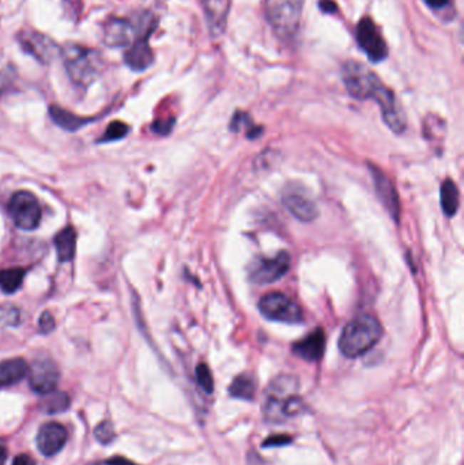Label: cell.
<instances>
[{"mask_svg": "<svg viewBox=\"0 0 464 465\" xmlns=\"http://www.w3.org/2000/svg\"><path fill=\"white\" fill-rule=\"evenodd\" d=\"M342 79L347 93L357 100H374L386 124L395 134H402L407 127L403 109L393 91L388 89L371 68L359 61H346L342 67Z\"/></svg>", "mask_w": 464, "mask_h": 465, "instance_id": "1", "label": "cell"}, {"mask_svg": "<svg viewBox=\"0 0 464 465\" xmlns=\"http://www.w3.org/2000/svg\"><path fill=\"white\" fill-rule=\"evenodd\" d=\"M383 327L372 315H357L344 327L339 338V350L347 358H359L380 342Z\"/></svg>", "mask_w": 464, "mask_h": 465, "instance_id": "2", "label": "cell"}, {"mask_svg": "<svg viewBox=\"0 0 464 465\" xmlns=\"http://www.w3.org/2000/svg\"><path fill=\"white\" fill-rule=\"evenodd\" d=\"M67 74L76 86L88 88L100 75L104 64L98 51L86 46L68 44L60 51Z\"/></svg>", "mask_w": 464, "mask_h": 465, "instance_id": "3", "label": "cell"}, {"mask_svg": "<svg viewBox=\"0 0 464 465\" xmlns=\"http://www.w3.org/2000/svg\"><path fill=\"white\" fill-rule=\"evenodd\" d=\"M305 0H266V16L275 33L284 40L299 33Z\"/></svg>", "mask_w": 464, "mask_h": 465, "instance_id": "4", "label": "cell"}, {"mask_svg": "<svg viewBox=\"0 0 464 465\" xmlns=\"http://www.w3.org/2000/svg\"><path fill=\"white\" fill-rule=\"evenodd\" d=\"M9 214L14 225L25 231L36 230L43 218V211L37 197L28 191H18L11 196L9 202Z\"/></svg>", "mask_w": 464, "mask_h": 465, "instance_id": "5", "label": "cell"}, {"mask_svg": "<svg viewBox=\"0 0 464 465\" xmlns=\"http://www.w3.org/2000/svg\"><path fill=\"white\" fill-rule=\"evenodd\" d=\"M259 310L266 318L284 324H299L304 318L299 303L279 291L266 294L259 302Z\"/></svg>", "mask_w": 464, "mask_h": 465, "instance_id": "6", "label": "cell"}, {"mask_svg": "<svg viewBox=\"0 0 464 465\" xmlns=\"http://www.w3.org/2000/svg\"><path fill=\"white\" fill-rule=\"evenodd\" d=\"M292 256L282 251L274 257H256L249 264L248 275L251 282L257 285H269L279 281L290 270Z\"/></svg>", "mask_w": 464, "mask_h": 465, "instance_id": "7", "label": "cell"}, {"mask_svg": "<svg viewBox=\"0 0 464 465\" xmlns=\"http://www.w3.org/2000/svg\"><path fill=\"white\" fill-rule=\"evenodd\" d=\"M356 37L359 48L366 53L372 63H380L387 59L388 48L371 16H364L359 21Z\"/></svg>", "mask_w": 464, "mask_h": 465, "instance_id": "8", "label": "cell"}, {"mask_svg": "<svg viewBox=\"0 0 464 465\" xmlns=\"http://www.w3.org/2000/svg\"><path fill=\"white\" fill-rule=\"evenodd\" d=\"M16 38L24 52L43 64L51 63L60 53L58 44L40 31H21Z\"/></svg>", "mask_w": 464, "mask_h": 465, "instance_id": "9", "label": "cell"}, {"mask_svg": "<svg viewBox=\"0 0 464 465\" xmlns=\"http://www.w3.org/2000/svg\"><path fill=\"white\" fill-rule=\"evenodd\" d=\"M28 375L30 388L40 395L53 392L59 384V369L56 363L49 358L34 360L29 367Z\"/></svg>", "mask_w": 464, "mask_h": 465, "instance_id": "10", "label": "cell"}, {"mask_svg": "<svg viewBox=\"0 0 464 465\" xmlns=\"http://www.w3.org/2000/svg\"><path fill=\"white\" fill-rule=\"evenodd\" d=\"M304 400L299 395L282 399L267 397L264 403V418L269 423L278 424L284 420L293 419L304 411Z\"/></svg>", "mask_w": 464, "mask_h": 465, "instance_id": "11", "label": "cell"}, {"mask_svg": "<svg viewBox=\"0 0 464 465\" xmlns=\"http://www.w3.org/2000/svg\"><path fill=\"white\" fill-rule=\"evenodd\" d=\"M284 204L299 222L311 224L319 216L317 204L305 192L299 189L286 191L284 194Z\"/></svg>", "mask_w": 464, "mask_h": 465, "instance_id": "12", "label": "cell"}, {"mask_svg": "<svg viewBox=\"0 0 464 465\" xmlns=\"http://www.w3.org/2000/svg\"><path fill=\"white\" fill-rule=\"evenodd\" d=\"M67 442V430L58 422H48L43 424L37 434V448L46 456L52 457L64 448Z\"/></svg>", "mask_w": 464, "mask_h": 465, "instance_id": "13", "label": "cell"}, {"mask_svg": "<svg viewBox=\"0 0 464 465\" xmlns=\"http://www.w3.org/2000/svg\"><path fill=\"white\" fill-rule=\"evenodd\" d=\"M136 38L138 34L131 21L112 18L105 23L104 40L108 46H131Z\"/></svg>", "mask_w": 464, "mask_h": 465, "instance_id": "14", "label": "cell"}, {"mask_svg": "<svg viewBox=\"0 0 464 465\" xmlns=\"http://www.w3.org/2000/svg\"><path fill=\"white\" fill-rule=\"evenodd\" d=\"M202 4L211 37L217 38L222 36L226 31L232 0H202Z\"/></svg>", "mask_w": 464, "mask_h": 465, "instance_id": "15", "label": "cell"}, {"mask_svg": "<svg viewBox=\"0 0 464 465\" xmlns=\"http://www.w3.org/2000/svg\"><path fill=\"white\" fill-rule=\"evenodd\" d=\"M326 351V335L324 330H316L306 338L301 339L293 345V352L306 362H317L321 360Z\"/></svg>", "mask_w": 464, "mask_h": 465, "instance_id": "16", "label": "cell"}, {"mask_svg": "<svg viewBox=\"0 0 464 465\" xmlns=\"http://www.w3.org/2000/svg\"><path fill=\"white\" fill-rule=\"evenodd\" d=\"M125 64L134 71H145L154 63V53L148 37L136 38L124 55Z\"/></svg>", "mask_w": 464, "mask_h": 465, "instance_id": "17", "label": "cell"}, {"mask_svg": "<svg viewBox=\"0 0 464 465\" xmlns=\"http://www.w3.org/2000/svg\"><path fill=\"white\" fill-rule=\"evenodd\" d=\"M371 170H372V176H373L376 194L381 200V203L386 206V209L389 211V214L393 216V219H398L399 218V200H398V195L395 192V188L392 187L387 176L378 167L372 166Z\"/></svg>", "mask_w": 464, "mask_h": 465, "instance_id": "18", "label": "cell"}, {"mask_svg": "<svg viewBox=\"0 0 464 465\" xmlns=\"http://www.w3.org/2000/svg\"><path fill=\"white\" fill-rule=\"evenodd\" d=\"M29 372V366L26 360L22 358L0 362V388L11 387L24 380Z\"/></svg>", "mask_w": 464, "mask_h": 465, "instance_id": "19", "label": "cell"}, {"mask_svg": "<svg viewBox=\"0 0 464 465\" xmlns=\"http://www.w3.org/2000/svg\"><path fill=\"white\" fill-rule=\"evenodd\" d=\"M55 249L60 261H71L76 251V231L73 226H67L55 237Z\"/></svg>", "mask_w": 464, "mask_h": 465, "instance_id": "20", "label": "cell"}, {"mask_svg": "<svg viewBox=\"0 0 464 465\" xmlns=\"http://www.w3.org/2000/svg\"><path fill=\"white\" fill-rule=\"evenodd\" d=\"M299 388V380L294 375H278L269 382L266 395H267V397L282 399V397H289V396L297 395Z\"/></svg>", "mask_w": 464, "mask_h": 465, "instance_id": "21", "label": "cell"}, {"mask_svg": "<svg viewBox=\"0 0 464 465\" xmlns=\"http://www.w3.org/2000/svg\"><path fill=\"white\" fill-rule=\"evenodd\" d=\"M49 115L51 119L56 125H59L60 128L66 130V131H76L79 128H82L83 125H86L90 122V119L88 117H81L76 116L74 113L60 108V106L52 105L49 108Z\"/></svg>", "mask_w": 464, "mask_h": 465, "instance_id": "22", "label": "cell"}, {"mask_svg": "<svg viewBox=\"0 0 464 465\" xmlns=\"http://www.w3.org/2000/svg\"><path fill=\"white\" fill-rule=\"evenodd\" d=\"M459 189L452 180L441 184V209L447 216H453L459 210Z\"/></svg>", "mask_w": 464, "mask_h": 465, "instance_id": "23", "label": "cell"}, {"mask_svg": "<svg viewBox=\"0 0 464 465\" xmlns=\"http://www.w3.org/2000/svg\"><path fill=\"white\" fill-rule=\"evenodd\" d=\"M229 392L233 397L241 400H252L256 393V381L251 375H239L233 380Z\"/></svg>", "mask_w": 464, "mask_h": 465, "instance_id": "24", "label": "cell"}, {"mask_svg": "<svg viewBox=\"0 0 464 465\" xmlns=\"http://www.w3.org/2000/svg\"><path fill=\"white\" fill-rule=\"evenodd\" d=\"M26 271L24 268H9L0 271V288L6 294H13L24 283Z\"/></svg>", "mask_w": 464, "mask_h": 465, "instance_id": "25", "label": "cell"}, {"mask_svg": "<svg viewBox=\"0 0 464 465\" xmlns=\"http://www.w3.org/2000/svg\"><path fill=\"white\" fill-rule=\"evenodd\" d=\"M70 407V397L64 392H51L44 402L45 411L48 414H60Z\"/></svg>", "mask_w": 464, "mask_h": 465, "instance_id": "26", "label": "cell"}, {"mask_svg": "<svg viewBox=\"0 0 464 465\" xmlns=\"http://www.w3.org/2000/svg\"><path fill=\"white\" fill-rule=\"evenodd\" d=\"M130 132V127L125 122L121 121H113L105 131L104 136L100 139L101 143H108V142H115L125 137Z\"/></svg>", "mask_w": 464, "mask_h": 465, "instance_id": "27", "label": "cell"}, {"mask_svg": "<svg viewBox=\"0 0 464 465\" xmlns=\"http://www.w3.org/2000/svg\"><path fill=\"white\" fill-rule=\"evenodd\" d=\"M195 373H196V381H197L199 387L207 395H211L214 392V380H212V375L210 372L209 366L206 363H199Z\"/></svg>", "mask_w": 464, "mask_h": 465, "instance_id": "28", "label": "cell"}, {"mask_svg": "<svg viewBox=\"0 0 464 465\" xmlns=\"http://www.w3.org/2000/svg\"><path fill=\"white\" fill-rule=\"evenodd\" d=\"M96 438L101 442V444H109L110 441H113L115 438V430L110 422H103L96 427Z\"/></svg>", "mask_w": 464, "mask_h": 465, "instance_id": "29", "label": "cell"}, {"mask_svg": "<svg viewBox=\"0 0 464 465\" xmlns=\"http://www.w3.org/2000/svg\"><path fill=\"white\" fill-rule=\"evenodd\" d=\"M292 442V437L289 435H272L267 438L264 442H263V448H274V446H284L287 444Z\"/></svg>", "mask_w": 464, "mask_h": 465, "instance_id": "30", "label": "cell"}, {"mask_svg": "<svg viewBox=\"0 0 464 465\" xmlns=\"http://www.w3.org/2000/svg\"><path fill=\"white\" fill-rule=\"evenodd\" d=\"M38 325H40V330H41V332L49 333V332H52V330H55V327H56V321H55L53 315H51L49 312H44V313L41 315V317H40V323H38Z\"/></svg>", "mask_w": 464, "mask_h": 465, "instance_id": "31", "label": "cell"}, {"mask_svg": "<svg viewBox=\"0 0 464 465\" xmlns=\"http://www.w3.org/2000/svg\"><path fill=\"white\" fill-rule=\"evenodd\" d=\"M175 125V120L173 119H167V120H158L155 121L153 124V131L155 134H160V135H167L172 128Z\"/></svg>", "mask_w": 464, "mask_h": 465, "instance_id": "32", "label": "cell"}, {"mask_svg": "<svg viewBox=\"0 0 464 465\" xmlns=\"http://www.w3.org/2000/svg\"><path fill=\"white\" fill-rule=\"evenodd\" d=\"M319 7H320V10H321L323 13H326V14H334V13H336V10H338L336 3L332 1V0H320V1H319Z\"/></svg>", "mask_w": 464, "mask_h": 465, "instance_id": "33", "label": "cell"}, {"mask_svg": "<svg viewBox=\"0 0 464 465\" xmlns=\"http://www.w3.org/2000/svg\"><path fill=\"white\" fill-rule=\"evenodd\" d=\"M423 1L432 10H443L449 4V0H423Z\"/></svg>", "mask_w": 464, "mask_h": 465, "instance_id": "34", "label": "cell"}, {"mask_svg": "<svg viewBox=\"0 0 464 465\" xmlns=\"http://www.w3.org/2000/svg\"><path fill=\"white\" fill-rule=\"evenodd\" d=\"M13 465H36V461L30 457L29 454H18L13 461Z\"/></svg>", "mask_w": 464, "mask_h": 465, "instance_id": "35", "label": "cell"}, {"mask_svg": "<svg viewBox=\"0 0 464 465\" xmlns=\"http://www.w3.org/2000/svg\"><path fill=\"white\" fill-rule=\"evenodd\" d=\"M7 456H9V450L6 446V442L0 438V465H4L7 460Z\"/></svg>", "mask_w": 464, "mask_h": 465, "instance_id": "36", "label": "cell"}, {"mask_svg": "<svg viewBox=\"0 0 464 465\" xmlns=\"http://www.w3.org/2000/svg\"><path fill=\"white\" fill-rule=\"evenodd\" d=\"M106 465H135L134 463L128 461L124 457H113L112 460H108Z\"/></svg>", "mask_w": 464, "mask_h": 465, "instance_id": "37", "label": "cell"}, {"mask_svg": "<svg viewBox=\"0 0 464 465\" xmlns=\"http://www.w3.org/2000/svg\"><path fill=\"white\" fill-rule=\"evenodd\" d=\"M89 465H101V464H89Z\"/></svg>", "mask_w": 464, "mask_h": 465, "instance_id": "38", "label": "cell"}]
</instances>
